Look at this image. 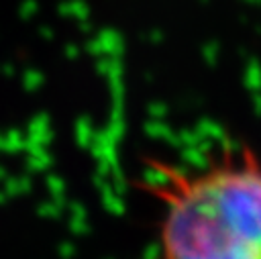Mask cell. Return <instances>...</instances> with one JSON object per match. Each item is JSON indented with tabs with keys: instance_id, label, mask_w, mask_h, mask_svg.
<instances>
[{
	"instance_id": "1",
	"label": "cell",
	"mask_w": 261,
	"mask_h": 259,
	"mask_svg": "<svg viewBox=\"0 0 261 259\" xmlns=\"http://www.w3.org/2000/svg\"><path fill=\"white\" fill-rule=\"evenodd\" d=\"M147 167L141 190L159 206V259H261V159L249 147L196 169Z\"/></svg>"
}]
</instances>
